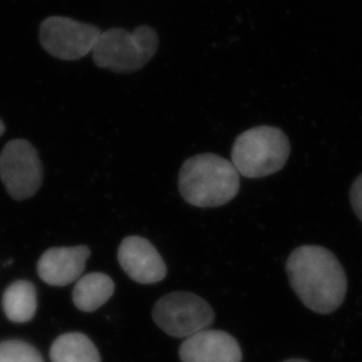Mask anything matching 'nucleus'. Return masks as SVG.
<instances>
[{
	"label": "nucleus",
	"mask_w": 362,
	"mask_h": 362,
	"mask_svg": "<svg viewBox=\"0 0 362 362\" xmlns=\"http://www.w3.org/2000/svg\"><path fill=\"white\" fill-rule=\"evenodd\" d=\"M286 274L294 293L315 313L329 315L345 300V270L334 253L324 246L294 249L286 262Z\"/></svg>",
	"instance_id": "f257e3e1"
},
{
	"label": "nucleus",
	"mask_w": 362,
	"mask_h": 362,
	"mask_svg": "<svg viewBox=\"0 0 362 362\" xmlns=\"http://www.w3.org/2000/svg\"><path fill=\"white\" fill-rule=\"evenodd\" d=\"M240 175L233 162L205 153L188 158L178 174L182 199L197 208H218L240 192Z\"/></svg>",
	"instance_id": "f03ea898"
},
{
	"label": "nucleus",
	"mask_w": 362,
	"mask_h": 362,
	"mask_svg": "<svg viewBox=\"0 0 362 362\" xmlns=\"http://www.w3.org/2000/svg\"><path fill=\"white\" fill-rule=\"evenodd\" d=\"M290 153V141L283 130L277 127L258 126L237 136L231 162L244 177L263 178L281 171Z\"/></svg>",
	"instance_id": "7ed1b4c3"
},
{
	"label": "nucleus",
	"mask_w": 362,
	"mask_h": 362,
	"mask_svg": "<svg viewBox=\"0 0 362 362\" xmlns=\"http://www.w3.org/2000/svg\"><path fill=\"white\" fill-rule=\"evenodd\" d=\"M158 48V33L151 26H139L133 32L110 28L96 40L93 60L100 69L114 73L136 72L151 62Z\"/></svg>",
	"instance_id": "20e7f679"
},
{
	"label": "nucleus",
	"mask_w": 362,
	"mask_h": 362,
	"mask_svg": "<svg viewBox=\"0 0 362 362\" xmlns=\"http://www.w3.org/2000/svg\"><path fill=\"white\" fill-rule=\"evenodd\" d=\"M153 319L168 335L187 339L206 329L215 320V312L208 301L197 294L176 291L156 301Z\"/></svg>",
	"instance_id": "39448f33"
},
{
	"label": "nucleus",
	"mask_w": 362,
	"mask_h": 362,
	"mask_svg": "<svg viewBox=\"0 0 362 362\" xmlns=\"http://www.w3.org/2000/svg\"><path fill=\"white\" fill-rule=\"evenodd\" d=\"M42 164L28 141L12 140L0 153V178L16 201L31 199L42 185Z\"/></svg>",
	"instance_id": "423d86ee"
},
{
	"label": "nucleus",
	"mask_w": 362,
	"mask_h": 362,
	"mask_svg": "<svg viewBox=\"0 0 362 362\" xmlns=\"http://www.w3.org/2000/svg\"><path fill=\"white\" fill-rule=\"evenodd\" d=\"M101 35L99 28L73 21L71 18L49 17L40 25V42L54 58L74 62L92 53Z\"/></svg>",
	"instance_id": "0eeeda50"
},
{
	"label": "nucleus",
	"mask_w": 362,
	"mask_h": 362,
	"mask_svg": "<svg viewBox=\"0 0 362 362\" xmlns=\"http://www.w3.org/2000/svg\"><path fill=\"white\" fill-rule=\"evenodd\" d=\"M117 259L127 276L139 284L160 283L167 276V267L158 250L144 237L130 236L122 240Z\"/></svg>",
	"instance_id": "6e6552de"
},
{
	"label": "nucleus",
	"mask_w": 362,
	"mask_h": 362,
	"mask_svg": "<svg viewBox=\"0 0 362 362\" xmlns=\"http://www.w3.org/2000/svg\"><path fill=\"white\" fill-rule=\"evenodd\" d=\"M182 362H242L240 342L224 331L203 329L185 339L178 349Z\"/></svg>",
	"instance_id": "1a4fd4ad"
},
{
	"label": "nucleus",
	"mask_w": 362,
	"mask_h": 362,
	"mask_svg": "<svg viewBox=\"0 0 362 362\" xmlns=\"http://www.w3.org/2000/svg\"><path fill=\"white\" fill-rule=\"evenodd\" d=\"M90 250L85 245L52 247L42 253L37 270L41 281L51 286H66L79 281Z\"/></svg>",
	"instance_id": "9d476101"
},
{
	"label": "nucleus",
	"mask_w": 362,
	"mask_h": 362,
	"mask_svg": "<svg viewBox=\"0 0 362 362\" xmlns=\"http://www.w3.org/2000/svg\"><path fill=\"white\" fill-rule=\"evenodd\" d=\"M115 285L112 278L100 272L86 274L76 281L73 303L82 312H94L113 296Z\"/></svg>",
	"instance_id": "9b49d317"
},
{
	"label": "nucleus",
	"mask_w": 362,
	"mask_h": 362,
	"mask_svg": "<svg viewBox=\"0 0 362 362\" xmlns=\"http://www.w3.org/2000/svg\"><path fill=\"white\" fill-rule=\"evenodd\" d=\"M3 310L11 322L23 324L37 312V291L31 281H17L7 287L3 296Z\"/></svg>",
	"instance_id": "f8f14e48"
},
{
	"label": "nucleus",
	"mask_w": 362,
	"mask_h": 362,
	"mask_svg": "<svg viewBox=\"0 0 362 362\" xmlns=\"http://www.w3.org/2000/svg\"><path fill=\"white\" fill-rule=\"evenodd\" d=\"M49 358L52 362H101L95 345L82 333L60 335L52 345Z\"/></svg>",
	"instance_id": "ddd939ff"
},
{
	"label": "nucleus",
	"mask_w": 362,
	"mask_h": 362,
	"mask_svg": "<svg viewBox=\"0 0 362 362\" xmlns=\"http://www.w3.org/2000/svg\"><path fill=\"white\" fill-rule=\"evenodd\" d=\"M0 362H44L38 349L21 340L0 342Z\"/></svg>",
	"instance_id": "4468645a"
},
{
	"label": "nucleus",
	"mask_w": 362,
	"mask_h": 362,
	"mask_svg": "<svg viewBox=\"0 0 362 362\" xmlns=\"http://www.w3.org/2000/svg\"><path fill=\"white\" fill-rule=\"evenodd\" d=\"M349 199H351L353 211L362 223V174L353 182L349 190Z\"/></svg>",
	"instance_id": "2eb2a0df"
},
{
	"label": "nucleus",
	"mask_w": 362,
	"mask_h": 362,
	"mask_svg": "<svg viewBox=\"0 0 362 362\" xmlns=\"http://www.w3.org/2000/svg\"><path fill=\"white\" fill-rule=\"evenodd\" d=\"M4 132H5V124H4L3 121L0 120V136L3 135Z\"/></svg>",
	"instance_id": "dca6fc26"
},
{
	"label": "nucleus",
	"mask_w": 362,
	"mask_h": 362,
	"mask_svg": "<svg viewBox=\"0 0 362 362\" xmlns=\"http://www.w3.org/2000/svg\"><path fill=\"white\" fill-rule=\"evenodd\" d=\"M284 362H308V361H306V360H303V359H290V360H286V361H284Z\"/></svg>",
	"instance_id": "f3484780"
}]
</instances>
